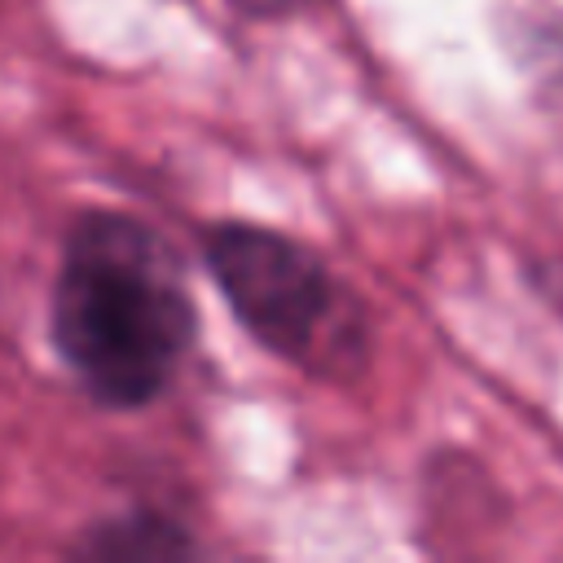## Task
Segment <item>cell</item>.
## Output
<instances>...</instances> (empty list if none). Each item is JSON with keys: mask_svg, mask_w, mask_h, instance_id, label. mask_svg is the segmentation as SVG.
Returning <instances> with one entry per match:
<instances>
[{"mask_svg": "<svg viewBox=\"0 0 563 563\" xmlns=\"http://www.w3.org/2000/svg\"><path fill=\"white\" fill-rule=\"evenodd\" d=\"M198 339V303L176 246L141 216L84 207L62 238L48 343L75 387L110 413L167 396Z\"/></svg>", "mask_w": 563, "mask_h": 563, "instance_id": "6da1fadb", "label": "cell"}, {"mask_svg": "<svg viewBox=\"0 0 563 563\" xmlns=\"http://www.w3.org/2000/svg\"><path fill=\"white\" fill-rule=\"evenodd\" d=\"M202 264L233 321L312 378H356L369 361V312L325 255L260 220L202 229Z\"/></svg>", "mask_w": 563, "mask_h": 563, "instance_id": "7a4b0ae2", "label": "cell"}, {"mask_svg": "<svg viewBox=\"0 0 563 563\" xmlns=\"http://www.w3.org/2000/svg\"><path fill=\"white\" fill-rule=\"evenodd\" d=\"M70 559H88V563H185V559H202V545L194 541V532L158 510V506H128L119 515L92 519L75 541H70Z\"/></svg>", "mask_w": 563, "mask_h": 563, "instance_id": "3957f363", "label": "cell"}, {"mask_svg": "<svg viewBox=\"0 0 563 563\" xmlns=\"http://www.w3.org/2000/svg\"><path fill=\"white\" fill-rule=\"evenodd\" d=\"M317 4H325V0H229V9L246 22H286V18H299Z\"/></svg>", "mask_w": 563, "mask_h": 563, "instance_id": "277c9868", "label": "cell"}, {"mask_svg": "<svg viewBox=\"0 0 563 563\" xmlns=\"http://www.w3.org/2000/svg\"><path fill=\"white\" fill-rule=\"evenodd\" d=\"M541 53H545V66H550V79L563 88V31L559 35H537Z\"/></svg>", "mask_w": 563, "mask_h": 563, "instance_id": "5b68a950", "label": "cell"}]
</instances>
